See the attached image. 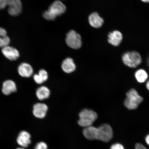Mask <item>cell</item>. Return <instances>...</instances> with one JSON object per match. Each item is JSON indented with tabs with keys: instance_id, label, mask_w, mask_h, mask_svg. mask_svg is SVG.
<instances>
[{
	"instance_id": "obj_11",
	"label": "cell",
	"mask_w": 149,
	"mask_h": 149,
	"mask_svg": "<svg viewBox=\"0 0 149 149\" xmlns=\"http://www.w3.org/2000/svg\"><path fill=\"white\" fill-rule=\"evenodd\" d=\"M48 108L46 104L38 103L33 106V115L37 118H43L46 116Z\"/></svg>"
},
{
	"instance_id": "obj_27",
	"label": "cell",
	"mask_w": 149,
	"mask_h": 149,
	"mask_svg": "<svg viewBox=\"0 0 149 149\" xmlns=\"http://www.w3.org/2000/svg\"><path fill=\"white\" fill-rule=\"evenodd\" d=\"M146 86L147 89L149 91V79H148L146 82Z\"/></svg>"
},
{
	"instance_id": "obj_26",
	"label": "cell",
	"mask_w": 149,
	"mask_h": 149,
	"mask_svg": "<svg viewBox=\"0 0 149 149\" xmlns=\"http://www.w3.org/2000/svg\"><path fill=\"white\" fill-rule=\"evenodd\" d=\"M145 141L147 144L149 145V134L147 135L145 138Z\"/></svg>"
},
{
	"instance_id": "obj_21",
	"label": "cell",
	"mask_w": 149,
	"mask_h": 149,
	"mask_svg": "<svg viewBox=\"0 0 149 149\" xmlns=\"http://www.w3.org/2000/svg\"><path fill=\"white\" fill-rule=\"evenodd\" d=\"M34 149H47V145L44 142H39L35 146Z\"/></svg>"
},
{
	"instance_id": "obj_9",
	"label": "cell",
	"mask_w": 149,
	"mask_h": 149,
	"mask_svg": "<svg viewBox=\"0 0 149 149\" xmlns=\"http://www.w3.org/2000/svg\"><path fill=\"white\" fill-rule=\"evenodd\" d=\"M31 135L27 131L20 132L17 139V142L20 147L27 148L31 143Z\"/></svg>"
},
{
	"instance_id": "obj_5",
	"label": "cell",
	"mask_w": 149,
	"mask_h": 149,
	"mask_svg": "<svg viewBox=\"0 0 149 149\" xmlns=\"http://www.w3.org/2000/svg\"><path fill=\"white\" fill-rule=\"evenodd\" d=\"M66 42L69 47L74 49H79L82 45L81 36L74 30H71L67 33Z\"/></svg>"
},
{
	"instance_id": "obj_28",
	"label": "cell",
	"mask_w": 149,
	"mask_h": 149,
	"mask_svg": "<svg viewBox=\"0 0 149 149\" xmlns=\"http://www.w3.org/2000/svg\"><path fill=\"white\" fill-rule=\"evenodd\" d=\"M141 1L145 3H149V0H141Z\"/></svg>"
},
{
	"instance_id": "obj_14",
	"label": "cell",
	"mask_w": 149,
	"mask_h": 149,
	"mask_svg": "<svg viewBox=\"0 0 149 149\" xmlns=\"http://www.w3.org/2000/svg\"><path fill=\"white\" fill-rule=\"evenodd\" d=\"M88 20L90 25L95 28L101 27L104 22L103 19L96 12L90 14L89 16Z\"/></svg>"
},
{
	"instance_id": "obj_16",
	"label": "cell",
	"mask_w": 149,
	"mask_h": 149,
	"mask_svg": "<svg viewBox=\"0 0 149 149\" xmlns=\"http://www.w3.org/2000/svg\"><path fill=\"white\" fill-rule=\"evenodd\" d=\"M61 68L67 73H70L76 70V66L73 59L70 58H68L63 61Z\"/></svg>"
},
{
	"instance_id": "obj_10",
	"label": "cell",
	"mask_w": 149,
	"mask_h": 149,
	"mask_svg": "<svg viewBox=\"0 0 149 149\" xmlns=\"http://www.w3.org/2000/svg\"><path fill=\"white\" fill-rule=\"evenodd\" d=\"M108 37V42L113 46L117 47L122 43L123 36L122 33L120 31H115L109 33Z\"/></svg>"
},
{
	"instance_id": "obj_4",
	"label": "cell",
	"mask_w": 149,
	"mask_h": 149,
	"mask_svg": "<svg viewBox=\"0 0 149 149\" xmlns=\"http://www.w3.org/2000/svg\"><path fill=\"white\" fill-rule=\"evenodd\" d=\"M79 117L78 124L80 126L85 128L92 126L97 118V115L92 110L85 109L80 112Z\"/></svg>"
},
{
	"instance_id": "obj_1",
	"label": "cell",
	"mask_w": 149,
	"mask_h": 149,
	"mask_svg": "<svg viewBox=\"0 0 149 149\" xmlns=\"http://www.w3.org/2000/svg\"><path fill=\"white\" fill-rule=\"evenodd\" d=\"M126 95L124 105L127 109L130 110L137 109L144 100V98L140 95L137 91L134 88L130 89Z\"/></svg>"
},
{
	"instance_id": "obj_2",
	"label": "cell",
	"mask_w": 149,
	"mask_h": 149,
	"mask_svg": "<svg viewBox=\"0 0 149 149\" xmlns=\"http://www.w3.org/2000/svg\"><path fill=\"white\" fill-rule=\"evenodd\" d=\"M66 10L65 5L60 1H54L50 6L48 10L43 14V16L46 20H53L58 16L64 13Z\"/></svg>"
},
{
	"instance_id": "obj_6",
	"label": "cell",
	"mask_w": 149,
	"mask_h": 149,
	"mask_svg": "<svg viewBox=\"0 0 149 149\" xmlns=\"http://www.w3.org/2000/svg\"><path fill=\"white\" fill-rule=\"evenodd\" d=\"M113 136V130L109 125L102 124L97 128V139L107 142L111 140Z\"/></svg>"
},
{
	"instance_id": "obj_19",
	"label": "cell",
	"mask_w": 149,
	"mask_h": 149,
	"mask_svg": "<svg viewBox=\"0 0 149 149\" xmlns=\"http://www.w3.org/2000/svg\"><path fill=\"white\" fill-rule=\"evenodd\" d=\"M10 42V39L8 36L0 35V47L3 48L9 45Z\"/></svg>"
},
{
	"instance_id": "obj_12",
	"label": "cell",
	"mask_w": 149,
	"mask_h": 149,
	"mask_svg": "<svg viewBox=\"0 0 149 149\" xmlns=\"http://www.w3.org/2000/svg\"><path fill=\"white\" fill-rule=\"evenodd\" d=\"M18 72L22 77L29 78L33 75V69L31 65L27 63H22L18 66Z\"/></svg>"
},
{
	"instance_id": "obj_15",
	"label": "cell",
	"mask_w": 149,
	"mask_h": 149,
	"mask_svg": "<svg viewBox=\"0 0 149 149\" xmlns=\"http://www.w3.org/2000/svg\"><path fill=\"white\" fill-rule=\"evenodd\" d=\"M83 133L86 138L90 140L97 139V128L92 126L85 127Z\"/></svg>"
},
{
	"instance_id": "obj_8",
	"label": "cell",
	"mask_w": 149,
	"mask_h": 149,
	"mask_svg": "<svg viewBox=\"0 0 149 149\" xmlns=\"http://www.w3.org/2000/svg\"><path fill=\"white\" fill-rule=\"evenodd\" d=\"M1 52L3 55L10 61H16L20 56L19 52L17 49L9 45L2 48Z\"/></svg>"
},
{
	"instance_id": "obj_22",
	"label": "cell",
	"mask_w": 149,
	"mask_h": 149,
	"mask_svg": "<svg viewBox=\"0 0 149 149\" xmlns=\"http://www.w3.org/2000/svg\"><path fill=\"white\" fill-rule=\"evenodd\" d=\"M7 6V0H0V9H4Z\"/></svg>"
},
{
	"instance_id": "obj_25",
	"label": "cell",
	"mask_w": 149,
	"mask_h": 149,
	"mask_svg": "<svg viewBox=\"0 0 149 149\" xmlns=\"http://www.w3.org/2000/svg\"><path fill=\"white\" fill-rule=\"evenodd\" d=\"M135 149H148L141 144L137 143L135 145Z\"/></svg>"
},
{
	"instance_id": "obj_29",
	"label": "cell",
	"mask_w": 149,
	"mask_h": 149,
	"mask_svg": "<svg viewBox=\"0 0 149 149\" xmlns=\"http://www.w3.org/2000/svg\"><path fill=\"white\" fill-rule=\"evenodd\" d=\"M16 149H25V148H22V147H20V148H18Z\"/></svg>"
},
{
	"instance_id": "obj_13",
	"label": "cell",
	"mask_w": 149,
	"mask_h": 149,
	"mask_svg": "<svg viewBox=\"0 0 149 149\" xmlns=\"http://www.w3.org/2000/svg\"><path fill=\"white\" fill-rule=\"evenodd\" d=\"M17 90L16 84L12 80H7L3 83L2 92L6 95H8L11 93L15 92Z\"/></svg>"
},
{
	"instance_id": "obj_17",
	"label": "cell",
	"mask_w": 149,
	"mask_h": 149,
	"mask_svg": "<svg viewBox=\"0 0 149 149\" xmlns=\"http://www.w3.org/2000/svg\"><path fill=\"white\" fill-rule=\"evenodd\" d=\"M135 77L138 82L139 83H146L148 79V74L145 70L142 68L139 69L135 73Z\"/></svg>"
},
{
	"instance_id": "obj_3",
	"label": "cell",
	"mask_w": 149,
	"mask_h": 149,
	"mask_svg": "<svg viewBox=\"0 0 149 149\" xmlns=\"http://www.w3.org/2000/svg\"><path fill=\"white\" fill-rule=\"evenodd\" d=\"M122 60L126 66L132 68H137L142 63V59L140 54L136 51H130L123 54Z\"/></svg>"
},
{
	"instance_id": "obj_18",
	"label": "cell",
	"mask_w": 149,
	"mask_h": 149,
	"mask_svg": "<svg viewBox=\"0 0 149 149\" xmlns=\"http://www.w3.org/2000/svg\"><path fill=\"white\" fill-rule=\"evenodd\" d=\"M50 91L46 86H42L39 87L36 91V95L37 98L40 100H43L49 97Z\"/></svg>"
},
{
	"instance_id": "obj_7",
	"label": "cell",
	"mask_w": 149,
	"mask_h": 149,
	"mask_svg": "<svg viewBox=\"0 0 149 149\" xmlns=\"http://www.w3.org/2000/svg\"><path fill=\"white\" fill-rule=\"evenodd\" d=\"M8 11L11 16L18 15L22 11V5L20 0H7Z\"/></svg>"
},
{
	"instance_id": "obj_20",
	"label": "cell",
	"mask_w": 149,
	"mask_h": 149,
	"mask_svg": "<svg viewBox=\"0 0 149 149\" xmlns=\"http://www.w3.org/2000/svg\"><path fill=\"white\" fill-rule=\"evenodd\" d=\"M38 76L43 82L47 81L48 78V74L47 72L44 70H41L38 72Z\"/></svg>"
},
{
	"instance_id": "obj_23",
	"label": "cell",
	"mask_w": 149,
	"mask_h": 149,
	"mask_svg": "<svg viewBox=\"0 0 149 149\" xmlns=\"http://www.w3.org/2000/svg\"><path fill=\"white\" fill-rule=\"evenodd\" d=\"M110 149H124V148L122 145L119 143H116L112 145Z\"/></svg>"
},
{
	"instance_id": "obj_24",
	"label": "cell",
	"mask_w": 149,
	"mask_h": 149,
	"mask_svg": "<svg viewBox=\"0 0 149 149\" xmlns=\"http://www.w3.org/2000/svg\"><path fill=\"white\" fill-rule=\"evenodd\" d=\"M0 35L2 36H7V33L6 30L3 28L0 27Z\"/></svg>"
}]
</instances>
